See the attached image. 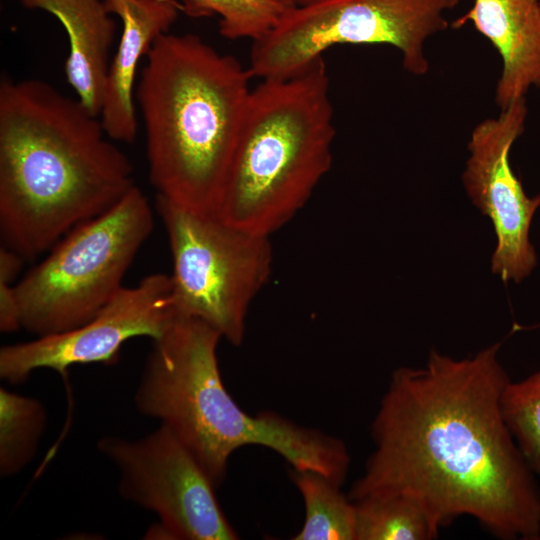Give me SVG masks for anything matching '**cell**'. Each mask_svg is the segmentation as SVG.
<instances>
[{"label":"cell","mask_w":540,"mask_h":540,"mask_svg":"<svg viewBox=\"0 0 540 540\" xmlns=\"http://www.w3.org/2000/svg\"><path fill=\"white\" fill-rule=\"evenodd\" d=\"M305 506L302 529L294 540H356L355 503L341 485L313 470L291 471Z\"/></svg>","instance_id":"obj_15"},{"label":"cell","mask_w":540,"mask_h":540,"mask_svg":"<svg viewBox=\"0 0 540 540\" xmlns=\"http://www.w3.org/2000/svg\"><path fill=\"white\" fill-rule=\"evenodd\" d=\"M97 448L119 472L123 498L154 512L157 533L176 540H235L239 536L223 513L215 486L201 466L164 425L129 440L99 439Z\"/></svg>","instance_id":"obj_9"},{"label":"cell","mask_w":540,"mask_h":540,"mask_svg":"<svg viewBox=\"0 0 540 540\" xmlns=\"http://www.w3.org/2000/svg\"><path fill=\"white\" fill-rule=\"evenodd\" d=\"M353 502L356 540H430L438 536L423 509L405 496L367 497Z\"/></svg>","instance_id":"obj_16"},{"label":"cell","mask_w":540,"mask_h":540,"mask_svg":"<svg viewBox=\"0 0 540 540\" xmlns=\"http://www.w3.org/2000/svg\"><path fill=\"white\" fill-rule=\"evenodd\" d=\"M335 137L323 57L251 89L216 215L269 236L301 210L332 163Z\"/></svg>","instance_id":"obj_5"},{"label":"cell","mask_w":540,"mask_h":540,"mask_svg":"<svg viewBox=\"0 0 540 540\" xmlns=\"http://www.w3.org/2000/svg\"><path fill=\"white\" fill-rule=\"evenodd\" d=\"M100 118L37 79L0 83L2 245L33 260L132 187L129 158Z\"/></svg>","instance_id":"obj_2"},{"label":"cell","mask_w":540,"mask_h":540,"mask_svg":"<svg viewBox=\"0 0 540 540\" xmlns=\"http://www.w3.org/2000/svg\"><path fill=\"white\" fill-rule=\"evenodd\" d=\"M471 22L501 57L495 102L504 109L540 88V0H473L458 19Z\"/></svg>","instance_id":"obj_13"},{"label":"cell","mask_w":540,"mask_h":540,"mask_svg":"<svg viewBox=\"0 0 540 540\" xmlns=\"http://www.w3.org/2000/svg\"><path fill=\"white\" fill-rule=\"evenodd\" d=\"M527 112L526 99L521 98L501 109L498 116L478 123L471 132L462 174L473 205L492 221L497 244L491 269L505 282H521L537 264L529 230L540 194L532 198L525 194L509 162L511 147L524 131Z\"/></svg>","instance_id":"obj_11"},{"label":"cell","mask_w":540,"mask_h":540,"mask_svg":"<svg viewBox=\"0 0 540 540\" xmlns=\"http://www.w3.org/2000/svg\"><path fill=\"white\" fill-rule=\"evenodd\" d=\"M220 339L205 322L178 315L153 340L134 395L136 409L166 426L215 488L233 452L246 445L269 448L293 469L316 471L342 486L351 462L344 442L273 411L245 412L224 386Z\"/></svg>","instance_id":"obj_4"},{"label":"cell","mask_w":540,"mask_h":540,"mask_svg":"<svg viewBox=\"0 0 540 540\" xmlns=\"http://www.w3.org/2000/svg\"><path fill=\"white\" fill-rule=\"evenodd\" d=\"M135 88L156 198L216 215L252 77L195 34L165 33Z\"/></svg>","instance_id":"obj_3"},{"label":"cell","mask_w":540,"mask_h":540,"mask_svg":"<svg viewBox=\"0 0 540 540\" xmlns=\"http://www.w3.org/2000/svg\"><path fill=\"white\" fill-rule=\"evenodd\" d=\"M183 12L199 17L217 15L228 39L252 41L269 31L292 8L285 0H182Z\"/></svg>","instance_id":"obj_18"},{"label":"cell","mask_w":540,"mask_h":540,"mask_svg":"<svg viewBox=\"0 0 540 540\" xmlns=\"http://www.w3.org/2000/svg\"><path fill=\"white\" fill-rule=\"evenodd\" d=\"M46 410L38 400L0 389V473L21 471L36 454L46 425Z\"/></svg>","instance_id":"obj_17"},{"label":"cell","mask_w":540,"mask_h":540,"mask_svg":"<svg viewBox=\"0 0 540 540\" xmlns=\"http://www.w3.org/2000/svg\"><path fill=\"white\" fill-rule=\"evenodd\" d=\"M44 10L64 27L69 40L66 78L81 103L99 117L116 25L104 0H20Z\"/></svg>","instance_id":"obj_14"},{"label":"cell","mask_w":540,"mask_h":540,"mask_svg":"<svg viewBox=\"0 0 540 540\" xmlns=\"http://www.w3.org/2000/svg\"><path fill=\"white\" fill-rule=\"evenodd\" d=\"M177 315L170 275H148L135 286L121 288L80 326L3 346L0 378L20 384L37 369L65 375L74 365L114 363L126 341L134 337L158 339Z\"/></svg>","instance_id":"obj_10"},{"label":"cell","mask_w":540,"mask_h":540,"mask_svg":"<svg viewBox=\"0 0 540 540\" xmlns=\"http://www.w3.org/2000/svg\"><path fill=\"white\" fill-rule=\"evenodd\" d=\"M108 11L122 21V33L113 55L99 114L110 139L131 143L135 140L136 74L155 40L168 33L183 5L178 0H104Z\"/></svg>","instance_id":"obj_12"},{"label":"cell","mask_w":540,"mask_h":540,"mask_svg":"<svg viewBox=\"0 0 540 540\" xmlns=\"http://www.w3.org/2000/svg\"><path fill=\"white\" fill-rule=\"evenodd\" d=\"M15 280L0 277V330L8 333L20 328L21 315Z\"/></svg>","instance_id":"obj_20"},{"label":"cell","mask_w":540,"mask_h":540,"mask_svg":"<svg viewBox=\"0 0 540 540\" xmlns=\"http://www.w3.org/2000/svg\"><path fill=\"white\" fill-rule=\"evenodd\" d=\"M500 343L473 357L436 350L425 366L399 367L371 425L375 444L352 501L402 495L435 529L458 516L503 540L540 539V488L501 410L511 380Z\"/></svg>","instance_id":"obj_1"},{"label":"cell","mask_w":540,"mask_h":540,"mask_svg":"<svg viewBox=\"0 0 540 540\" xmlns=\"http://www.w3.org/2000/svg\"><path fill=\"white\" fill-rule=\"evenodd\" d=\"M501 410L529 467L540 478V370L507 383L501 396Z\"/></svg>","instance_id":"obj_19"},{"label":"cell","mask_w":540,"mask_h":540,"mask_svg":"<svg viewBox=\"0 0 540 540\" xmlns=\"http://www.w3.org/2000/svg\"><path fill=\"white\" fill-rule=\"evenodd\" d=\"M290 7H301L313 3L317 0H285Z\"/></svg>","instance_id":"obj_21"},{"label":"cell","mask_w":540,"mask_h":540,"mask_svg":"<svg viewBox=\"0 0 540 540\" xmlns=\"http://www.w3.org/2000/svg\"><path fill=\"white\" fill-rule=\"evenodd\" d=\"M153 222L150 203L135 185L106 212L63 236L16 283L22 328L41 337L93 318L124 287Z\"/></svg>","instance_id":"obj_6"},{"label":"cell","mask_w":540,"mask_h":540,"mask_svg":"<svg viewBox=\"0 0 540 540\" xmlns=\"http://www.w3.org/2000/svg\"><path fill=\"white\" fill-rule=\"evenodd\" d=\"M156 209L171 250L176 313L205 322L239 346L249 307L271 275L269 236L161 198H156Z\"/></svg>","instance_id":"obj_7"},{"label":"cell","mask_w":540,"mask_h":540,"mask_svg":"<svg viewBox=\"0 0 540 540\" xmlns=\"http://www.w3.org/2000/svg\"><path fill=\"white\" fill-rule=\"evenodd\" d=\"M459 0H317L288 9L253 41L252 77L278 79L304 69L330 47L386 44L402 54L403 67L420 76L429 69L425 43L447 28L445 13Z\"/></svg>","instance_id":"obj_8"}]
</instances>
